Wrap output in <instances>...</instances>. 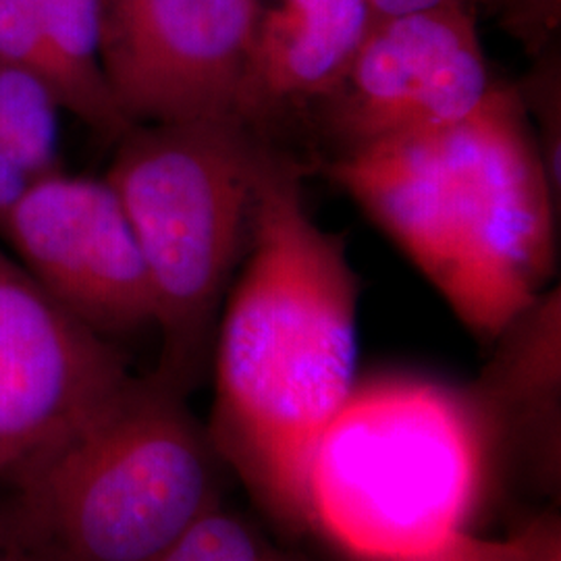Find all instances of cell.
Returning <instances> with one entry per match:
<instances>
[{
    "mask_svg": "<svg viewBox=\"0 0 561 561\" xmlns=\"http://www.w3.org/2000/svg\"><path fill=\"white\" fill-rule=\"evenodd\" d=\"M304 164L277 146L252 243L222 304L206 431L280 524L308 530V468L356 387L360 285L345 241L304 201Z\"/></svg>",
    "mask_w": 561,
    "mask_h": 561,
    "instance_id": "1",
    "label": "cell"
},
{
    "mask_svg": "<svg viewBox=\"0 0 561 561\" xmlns=\"http://www.w3.org/2000/svg\"><path fill=\"white\" fill-rule=\"evenodd\" d=\"M482 343L545 291L556 264L553 194L516 83L470 117L324 162Z\"/></svg>",
    "mask_w": 561,
    "mask_h": 561,
    "instance_id": "2",
    "label": "cell"
},
{
    "mask_svg": "<svg viewBox=\"0 0 561 561\" xmlns=\"http://www.w3.org/2000/svg\"><path fill=\"white\" fill-rule=\"evenodd\" d=\"M500 479L472 393L416 377L356 382L308 468V530L358 561L470 533Z\"/></svg>",
    "mask_w": 561,
    "mask_h": 561,
    "instance_id": "3",
    "label": "cell"
},
{
    "mask_svg": "<svg viewBox=\"0 0 561 561\" xmlns=\"http://www.w3.org/2000/svg\"><path fill=\"white\" fill-rule=\"evenodd\" d=\"M236 115L152 121L119 141L104 180L131 222L161 331L152 375L198 385L222 304L245 259L273 150Z\"/></svg>",
    "mask_w": 561,
    "mask_h": 561,
    "instance_id": "4",
    "label": "cell"
},
{
    "mask_svg": "<svg viewBox=\"0 0 561 561\" xmlns=\"http://www.w3.org/2000/svg\"><path fill=\"white\" fill-rule=\"evenodd\" d=\"M185 393L134 377L4 481L60 561H157L221 505V456Z\"/></svg>",
    "mask_w": 561,
    "mask_h": 561,
    "instance_id": "5",
    "label": "cell"
},
{
    "mask_svg": "<svg viewBox=\"0 0 561 561\" xmlns=\"http://www.w3.org/2000/svg\"><path fill=\"white\" fill-rule=\"evenodd\" d=\"M477 18L454 2L377 18L340 88L310 117L333 154L443 129L479 111L497 78Z\"/></svg>",
    "mask_w": 561,
    "mask_h": 561,
    "instance_id": "6",
    "label": "cell"
},
{
    "mask_svg": "<svg viewBox=\"0 0 561 561\" xmlns=\"http://www.w3.org/2000/svg\"><path fill=\"white\" fill-rule=\"evenodd\" d=\"M129 379L117 345L0 250V479L88 421Z\"/></svg>",
    "mask_w": 561,
    "mask_h": 561,
    "instance_id": "7",
    "label": "cell"
},
{
    "mask_svg": "<svg viewBox=\"0 0 561 561\" xmlns=\"http://www.w3.org/2000/svg\"><path fill=\"white\" fill-rule=\"evenodd\" d=\"M0 236L32 279L96 333L111 340L152 324L140 248L108 181L60 171L30 181Z\"/></svg>",
    "mask_w": 561,
    "mask_h": 561,
    "instance_id": "8",
    "label": "cell"
},
{
    "mask_svg": "<svg viewBox=\"0 0 561 561\" xmlns=\"http://www.w3.org/2000/svg\"><path fill=\"white\" fill-rule=\"evenodd\" d=\"M102 62L138 123L236 115L254 0H101Z\"/></svg>",
    "mask_w": 561,
    "mask_h": 561,
    "instance_id": "9",
    "label": "cell"
},
{
    "mask_svg": "<svg viewBox=\"0 0 561 561\" xmlns=\"http://www.w3.org/2000/svg\"><path fill=\"white\" fill-rule=\"evenodd\" d=\"M375 20L368 0H254L236 117L279 144L340 88Z\"/></svg>",
    "mask_w": 561,
    "mask_h": 561,
    "instance_id": "10",
    "label": "cell"
},
{
    "mask_svg": "<svg viewBox=\"0 0 561 561\" xmlns=\"http://www.w3.org/2000/svg\"><path fill=\"white\" fill-rule=\"evenodd\" d=\"M481 377L468 387L489 426L497 468L518 470L558 495L561 466V296L542 291L510 322Z\"/></svg>",
    "mask_w": 561,
    "mask_h": 561,
    "instance_id": "11",
    "label": "cell"
},
{
    "mask_svg": "<svg viewBox=\"0 0 561 561\" xmlns=\"http://www.w3.org/2000/svg\"><path fill=\"white\" fill-rule=\"evenodd\" d=\"M65 78V111L111 141L136 123L123 111L102 62L101 0H25Z\"/></svg>",
    "mask_w": 561,
    "mask_h": 561,
    "instance_id": "12",
    "label": "cell"
},
{
    "mask_svg": "<svg viewBox=\"0 0 561 561\" xmlns=\"http://www.w3.org/2000/svg\"><path fill=\"white\" fill-rule=\"evenodd\" d=\"M60 111L48 81L0 60V144L32 181L60 171Z\"/></svg>",
    "mask_w": 561,
    "mask_h": 561,
    "instance_id": "13",
    "label": "cell"
},
{
    "mask_svg": "<svg viewBox=\"0 0 561 561\" xmlns=\"http://www.w3.org/2000/svg\"><path fill=\"white\" fill-rule=\"evenodd\" d=\"M401 561H561L560 514L553 507L542 510L500 539L460 533Z\"/></svg>",
    "mask_w": 561,
    "mask_h": 561,
    "instance_id": "14",
    "label": "cell"
},
{
    "mask_svg": "<svg viewBox=\"0 0 561 561\" xmlns=\"http://www.w3.org/2000/svg\"><path fill=\"white\" fill-rule=\"evenodd\" d=\"M157 561H294L261 528L221 505L202 516Z\"/></svg>",
    "mask_w": 561,
    "mask_h": 561,
    "instance_id": "15",
    "label": "cell"
},
{
    "mask_svg": "<svg viewBox=\"0 0 561 561\" xmlns=\"http://www.w3.org/2000/svg\"><path fill=\"white\" fill-rule=\"evenodd\" d=\"M542 167L553 194L561 192L560 69L558 60L545 57L526 80L516 83Z\"/></svg>",
    "mask_w": 561,
    "mask_h": 561,
    "instance_id": "16",
    "label": "cell"
},
{
    "mask_svg": "<svg viewBox=\"0 0 561 561\" xmlns=\"http://www.w3.org/2000/svg\"><path fill=\"white\" fill-rule=\"evenodd\" d=\"M0 60L38 73L55 88L65 108L62 71L25 0H0Z\"/></svg>",
    "mask_w": 561,
    "mask_h": 561,
    "instance_id": "17",
    "label": "cell"
},
{
    "mask_svg": "<svg viewBox=\"0 0 561 561\" xmlns=\"http://www.w3.org/2000/svg\"><path fill=\"white\" fill-rule=\"evenodd\" d=\"M482 7L495 11L503 27L533 55L549 50L560 27L561 0H482Z\"/></svg>",
    "mask_w": 561,
    "mask_h": 561,
    "instance_id": "18",
    "label": "cell"
},
{
    "mask_svg": "<svg viewBox=\"0 0 561 561\" xmlns=\"http://www.w3.org/2000/svg\"><path fill=\"white\" fill-rule=\"evenodd\" d=\"M0 561H60L23 520L13 503H0Z\"/></svg>",
    "mask_w": 561,
    "mask_h": 561,
    "instance_id": "19",
    "label": "cell"
},
{
    "mask_svg": "<svg viewBox=\"0 0 561 561\" xmlns=\"http://www.w3.org/2000/svg\"><path fill=\"white\" fill-rule=\"evenodd\" d=\"M30 178L21 171L20 164L9 157V152L0 144V225L20 201L21 194L30 185Z\"/></svg>",
    "mask_w": 561,
    "mask_h": 561,
    "instance_id": "20",
    "label": "cell"
},
{
    "mask_svg": "<svg viewBox=\"0 0 561 561\" xmlns=\"http://www.w3.org/2000/svg\"><path fill=\"white\" fill-rule=\"evenodd\" d=\"M377 18H387V15H401V13H412V11H422L439 4H466L479 13L482 7V0H368Z\"/></svg>",
    "mask_w": 561,
    "mask_h": 561,
    "instance_id": "21",
    "label": "cell"
}]
</instances>
